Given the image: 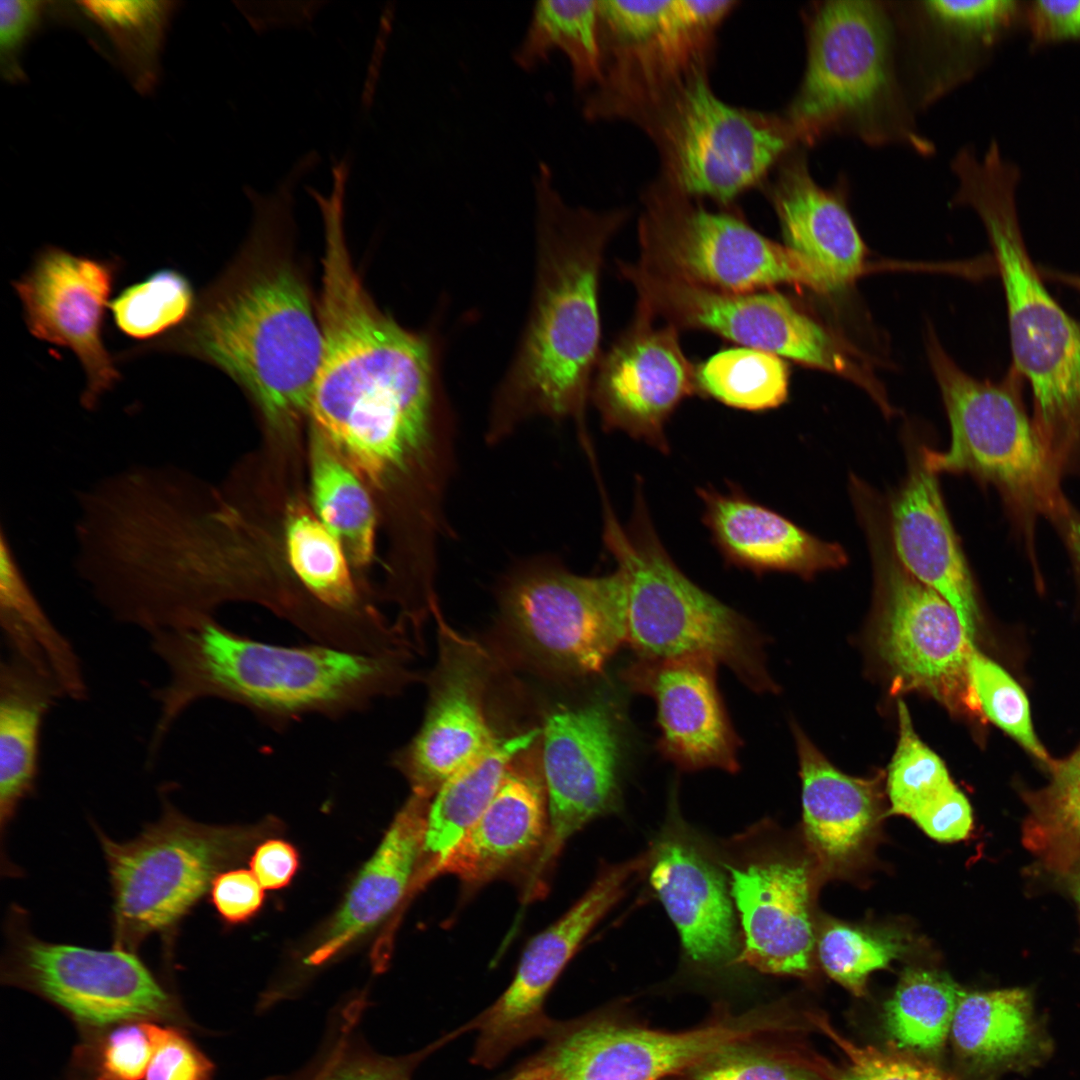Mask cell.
<instances>
[{
    "label": "cell",
    "mask_w": 1080,
    "mask_h": 1080,
    "mask_svg": "<svg viewBox=\"0 0 1080 1080\" xmlns=\"http://www.w3.org/2000/svg\"><path fill=\"white\" fill-rule=\"evenodd\" d=\"M323 225V345L311 428L389 502L426 496L445 486L457 466L440 345L372 301L352 265L344 216L330 213Z\"/></svg>",
    "instance_id": "cell-1"
},
{
    "label": "cell",
    "mask_w": 1080,
    "mask_h": 1080,
    "mask_svg": "<svg viewBox=\"0 0 1080 1080\" xmlns=\"http://www.w3.org/2000/svg\"><path fill=\"white\" fill-rule=\"evenodd\" d=\"M74 567L100 606L149 635L252 601L273 612L286 582L248 568V526L176 465H133L77 494Z\"/></svg>",
    "instance_id": "cell-2"
},
{
    "label": "cell",
    "mask_w": 1080,
    "mask_h": 1080,
    "mask_svg": "<svg viewBox=\"0 0 1080 1080\" xmlns=\"http://www.w3.org/2000/svg\"><path fill=\"white\" fill-rule=\"evenodd\" d=\"M535 270L525 325L491 400L485 440L494 445L526 421L583 426L599 355L598 290L605 248L625 214L569 204L552 170L533 178Z\"/></svg>",
    "instance_id": "cell-3"
},
{
    "label": "cell",
    "mask_w": 1080,
    "mask_h": 1080,
    "mask_svg": "<svg viewBox=\"0 0 1080 1080\" xmlns=\"http://www.w3.org/2000/svg\"><path fill=\"white\" fill-rule=\"evenodd\" d=\"M149 636L167 672L152 692L158 705L148 749L152 759L179 717L203 699L238 704L282 730L308 715L335 719L362 711L420 680L410 655H370L316 642L270 644L214 617Z\"/></svg>",
    "instance_id": "cell-4"
},
{
    "label": "cell",
    "mask_w": 1080,
    "mask_h": 1080,
    "mask_svg": "<svg viewBox=\"0 0 1080 1080\" xmlns=\"http://www.w3.org/2000/svg\"><path fill=\"white\" fill-rule=\"evenodd\" d=\"M303 273L289 255L253 249L206 288L190 318L122 359L159 352L204 361L247 394L271 434L309 417L322 330Z\"/></svg>",
    "instance_id": "cell-5"
},
{
    "label": "cell",
    "mask_w": 1080,
    "mask_h": 1080,
    "mask_svg": "<svg viewBox=\"0 0 1080 1080\" xmlns=\"http://www.w3.org/2000/svg\"><path fill=\"white\" fill-rule=\"evenodd\" d=\"M954 205L972 208L993 251L1005 292L1013 371L1029 382L1035 430L1061 475L1080 472V325L1053 299L1022 237L1016 190L1021 173L993 140L983 156L953 158Z\"/></svg>",
    "instance_id": "cell-6"
},
{
    "label": "cell",
    "mask_w": 1080,
    "mask_h": 1080,
    "mask_svg": "<svg viewBox=\"0 0 1080 1080\" xmlns=\"http://www.w3.org/2000/svg\"><path fill=\"white\" fill-rule=\"evenodd\" d=\"M800 147L830 136L929 154L896 68V25L880 1H821L806 14V63L782 113Z\"/></svg>",
    "instance_id": "cell-7"
},
{
    "label": "cell",
    "mask_w": 1080,
    "mask_h": 1080,
    "mask_svg": "<svg viewBox=\"0 0 1080 1080\" xmlns=\"http://www.w3.org/2000/svg\"><path fill=\"white\" fill-rule=\"evenodd\" d=\"M602 496L604 544L626 578L625 644L644 659L710 657L752 691L776 692L760 632L679 569L653 528L640 489L627 529Z\"/></svg>",
    "instance_id": "cell-8"
},
{
    "label": "cell",
    "mask_w": 1080,
    "mask_h": 1080,
    "mask_svg": "<svg viewBox=\"0 0 1080 1080\" xmlns=\"http://www.w3.org/2000/svg\"><path fill=\"white\" fill-rule=\"evenodd\" d=\"M927 352L951 429L947 450L923 447L930 470L969 474L999 492L1008 512L1032 548L1039 517L1054 521L1072 506L1021 400L1019 375L999 383L964 372L945 352L933 331Z\"/></svg>",
    "instance_id": "cell-9"
},
{
    "label": "cell",
    "mask_w": 1080,
    "mask_h": 1080,
    "mask_svg": "<svg viewBox=\"0 0 1080 1080\" xmlns=\"http://www.w3.org/2000/svg\"><path fill=\"white\" fill-rule=\"evenodd\" d=\"M707 71L693 70L632 108L624 120L654 142L661 181L688 197L728 204L761 184L800 146L782 113L724 102Z\"/></svg>",
    "instance_id": "cell-10"
},
{
    "label": "cell",
    "mask_w": 1080,
    "mask_h": 1080,
    "mask_svg": "<svg viewBox=\"0 0 1080 1080\" xmlns=\"http://www.w3.org/2000/svg\"><path fill=\"white\" fill-rule=\"evenodd\" d=\"M159 819L118 842L95 823L111 885L113 947L138 952L152 935L173 944L184 918L216 876L240 858L251 832L208 826L181 813L161 793Z\"/></svg>",
    "instance_id": "cell-11"
},
{
    "label": "cell",
    "mask_w": 1080,
    "mask_h": 1080,
    "mask_svg": "<svg viewBox=\"0 0 1080 1080\" xmlns=\"http://www.w3.org/2000/svg\"><path fill=\"white\" fill-rule=\"evenodd\" d=\"M626 601L620 568L584 576L552 555L517 562L497 593L502 629L520 656L565 677L600 673L625 644Z\"/></svg>",
    "instance_id": "cell-12"
},
{
    "label": "cell",
    "mask_w": 1080,
    "mask_h": 1080,
    "mask_svg": "<svg viewBox=\"0 0 1080 1080\" xmlns=\"http://www.w3.org/2000/svg\"><path fill=\"white\" fill-rule=\"evenodd\" d=\"M640 263L685 281L749 293L780 284L829 293L826 272L736 215L712 212L661 180L647 191L639 225Z\"/></svg>",
    "instance_id": "cell-13"
},
{
    "label": "cell",
    "mask_w": 1080,
    "mask_h": 1080,
    "mask_svg": "<svg viewBox=\"0 0 1080 1080\" xmlns=\"http://www.w3.org/2000/svg\"><path fill=\"white\" fill-rule=\"evenodd\" d=\"M5 939L1 982L62 1009L84 1032L127 1021H183L175 994L135 952L44 941L18 905L7 914Z\"/></svg>",
    "instance_id": "cell-14"
},
{
    "label": "cell",
    "mask_w": 1080,
    "mask_h": 1080,
    "mask_svg": "<svg viewBox=\"0 0 1080 1080\" xmlns=\"http://www.w3.org/2000/svg\"><path fill=\"white\" fill-rule=\"evenodd\" d=\"M639 310L676 328L709 330L745 347L767 351L843 376L873 398L880 385L823 326L775 291L732 293L661 273L642 263L623 266Z\"/></svg>",
    "instance_id": "cell-15"
},
{
    "label": "cell",
    "mask_w": 1080,
    "mask_h": 1080,
    "mask_svg": "<svg viewBox=\"0 0 1080 1080\" xmlns=\"http://www.w3.org/2000/svg\"><path fill=\"white\" fill-rule=\"evenodd\" d=\"M602 82L586 97L589 120L618 119L697 68H708L729 15L720 0L599 1Z\"/></svg>",
    "instance_id": "cell-16"
},
{
    "label": "cell",
    "mask_w": 1080,
    "mask_h": 1080,
    "mask_svg": "<svg viewBox=\"0 0 1080 1080\" xmlns=\"http://www.w3.org/2000/svg\"><path fill=\"white\" fill-rule=\"evenodd\" d=\"M880 568L875 643L894 691H922L953 713L985 719L968 673L976 643L957 612L897 559Z\"/></svg>",
    "instance_id": "cell-17"
},
{
    "label": "cell",
    "mask_w": 1080,
    "mask_h": 1080,
    "mask_svg": "<svg viewBox=\"0 0 1080 1080\" xmlns=\"http://www.w3.org/2000/svg\"><path fill=\"white\" fill-rule=\"evenodd\" d=\"M438 658L428 680L423 722L390 757L412 791L433 796L454 773L488 750L501 735L488 715L492 662L475 641L454 631L441 611Z\"/></svg>",
    "instance_id": "cell-18"
},
{
    "label": "cell",
    "mask_w": 1080,
    "mask_h": 1080,
    "mask_svg": "<svg viewBox=\"0 0 1080 1080\" xmlns=\"http://www.w3.org/2000/svg\"><path fill=\"white\" fill-rule=\"evenodd\" d=\"M120 269L117 257L78 255L47 245L12 282L30 334L71 350L81 363L86 386L80 403L87 410L95 409L121 378L103 340L106 309Z\"/></svg>",
    "instance_id": "cell-19"
},
{
    "label": "cell",
    "mask_w": 1080,
    "mask_h": 1080,
    "mask_svg": "<svg viewBox=\"0 0 1080 1080\" xmlns=\"http://www.w3.org/2000/svg\"><path fill=\"white\" fill-rule=\"evenodd\" d=\"M746 1014L679 1032L594 1021L559 1037L527 1068L531 1080H662L751 1042Z\"/></svg>",
    "instance_id": "cell-20"
},
{
    "label": "cell",
    "mask_w": 1080,
    "mask_h": 1080,
    "mask_svg": "<svg viewBox=\"0 0 1080 1080\" xmlns=\"http://www.w3.org/2000/svg\"><path fill=\"white\" fill-rule=\"evenodd\" d=\"M622 720L617 703L607 696L561 708L546 718L540 749L549 830L538 874L573 834L619 807Z\"/></svg>",
    "instance_id": "cell-21"
},
{
    "label": "cell",
    "mask_w": 1080,
    "mask_h": 1080,
    "mask_svg": "<svg viewBox=\"0 0 1080 1080\" xmlns=\"http://www.w3.org/2000/svg\"><path fill=\"white\" fill-rule=\"evenodd\" d=\"M652 850L606 866L584 895L527 945L515 976L480 1018L475 1060L492 1064L548 1026L542 1006L550 988L596 924L622 898L632 880L649 868Z\"/></svg>",
    "instance_id": "cell-22"
},
{
    "label": "cell",
    "mask_w": 1080,
    "mask_h": 1080,
    "mask_svg": "<svg viewBox=\"0 0 1080 1080\" xmlns=\"http://www.w3.org/2000/svg\"><path fill=\"white\" fill-rule=\"evenodd\" d=\"M747 847L727 865L742 931L739 960L763 973L806 977L815 946L812 867L760 842Z\"/></svg>",
    "instance_id": "cell-23"
},
{
    "label": "cell",
    "mask_w": 1080,
    "mask_h": 1080,
    "mask_svg": "<svg viewBox=\"0 0 1080 1080\" xmlns=\"http://www.w3.org/2000/svg\"><path fill=\"white\" fill-rule=\"evenodd\" d=\"M653 320L639 310L634 324L599 357L590 399L605 430L625 432L667 453L665 425L697 388L696 371L677 328L656 327Z\"/></svg>",
    "instance_id": "cell-24"
},
{
    "label": "cell",
    "mask_w": 1080,
    "mask_h": 1080,
    "mask_svg": "<svg viewBox=\"0 0 1080 1080\" xmlns=\"http://www.w3.org/2000/svg\"><path fill=\"white\" fill-rule=\"evenodd\" d=\"M706 656L638 658L622 672L628 687L657 707L661 755L684 771L739 769L741 746L717 687L716 665Z\"/></svg>",
    "instance_id": "cell-25"
},
{
    "label": "cell",
    "mask_w": 1080,
    "mask_h": 1080,
    "mask_svg": "<svg viewBox=\"0 0 1080 1080\" xmlns=\"http://www.w3.org/2000/svg\"><path fill=\"white\" fill-rule=\"evenodd\" d=\"M648 869L687 957L704 966L739 960L741 938L729 882L704 846L687 832L670 831L652 848Z\"/></svg>",
    "instance_id": "cell-26"
},
{
    "label": "cell",
    "mask_w": 1080,
    "mask_h": 1080,
    "mask_svg": "<svg viewBox=\"0 0 1080 1080\" xmlns=\"http://www.w3.org/2000/svg\"><path fill=\"white\" fill-rule=\"evenodd\" d=\"M539 740L512 760L490 804L425 880L450 874L477 887L543 849L549 811Z\"/></svg>",
    "instance_id": "cell-27"
},
{
    "label": "cell",
    "mask_w": 1080,
    "mask_h": 1080,
    "mask_svg": "<svg viewBox=\"0 0 1080 1080\" xmlns=\"http://www.w3.org/2000/svg\"><path fill=\"white\" fill-rule=\"evenodd\" d=\"M890 527L898 562L954 608L976 641L982 618L976 587L944 505L937 474L925 464L921 451L891 502Z\"/></svg>",
    "instance_id": "cell-28"
},
{
    "label": "cell",
    "mask_w": 1080,
    "mask_h": 1080,
    "mask_svg": "<svg viewBox=\"0 0 1080 1080\" xmlns=\"http://www.w3.org/2000/svg\"><path fill=\"white\" fill-rule=\"evenodd\" d=\"M953 1050L967 1080H998L1045 1064L1055 1044L1033 993L1012 987L964 991L951 1031Z\"/></svg>",
    "instance_id": "cell-29"
},
{
    "label": "cell",
    "mask_w": 1080,
    "mask_h": 1080,
    "mask_svg": "<svg viewBox=\"0 0 1080 1080\" xmlns=\"http://www.w3.org/2000/svg\"><path fill=\"white\" fill-rule=\"evenodd\" d=\"M703 522L724 559L757 575L789 572L805 579L847 563L838 544L824 542L732 488H699Z\"/></svg>",
    "instance_id": "cell-30"
},
{
    "label": "cell",
    "mask_w": 1080,
    "mask_h": 1080,
    "mask_svg": "<svg viewBox=\"0 0 1080 1080\" xmlns=\"http://www.w3.org/2000/svg\"><path fill=\"white\" fill-rule=\"evenodd\" d=\"M800 148L791 150L774 169L769 198L786 246L823 269L840 290L863 273L866 246L841 187L819 185Z\"/></svg>",
    "instance_id": "cell-31"
},
{
    "label": "cell",
    "mask_w": 1080,
    "mask_h": 1080,
    "mask_svg": "<svg viewBox=\"0 0 1080 1080\" xmlns=\"http://www.w3.org/2000/svg\"><path fill=\"white\" fill-rule=\"evenodd\" d=\"M802 782L806 841L820 867H850L871 843L882 809L881 780L842 773L792 725Z\"/></svg>",
    "instance_id": "cell-32"
},
{
    "label": "cell",
    "mask_w": 1080,
    "mask_h": 1080,
    "mask_svg": "<svg viewBox=\"0 0 1080 1080\" xmlns=\"http://www.w3.org/2000/svg\"><path fill=\"white\" fill-rule=\"evenodd\" d=\"M433 796L412 791L374 855L362 868L313 951L309 965L329 960L381 922L404 896L423 854Z\"/></svg>",
    "instance_id": "cell-33"
},
{
    "label": "cell",
    "mask_w": 1080,
    "mask_h": 1080,
    "mask_svg": "<svg viewBox=\"0 0 1080 1080\" xmlns=\"http://www.w3.org/2000/svg\"><path fill=\"white\" fill-rule=\"evenodd\" d=\"M65 697L44 667L6 649L0 663V828L6 832L36 787L46 716ZM1 855V856H2Z\"/></svg>",
    "instance_id": "cell-34"
},
{
    "label": "cell",
    "mask_w": 1080,
    "mask_h": 1080,
    "mask_svg": "<svg viewBox=\"0 0 1080 1080\" xmlns=\"http://www.w3.org/2000/svg\"><path fill=\"white\" fill-rule=\"evenodd\" d=\"M283 536L289 569L316 604L384 637L407 634L363 599L343 545L302 499L288 503Z\"/></svg>",
    "instance_id": "cell-35"
},
{
    "label": "cell",
    "mask_w": 1080,
    "mask_h": 1080,
    "mask_svg": "<svg viewBox=\"0 0 1080 1080\" xmlns=\"http://www.w3.org/2000/svg\"><path fill=\"white\" fill-rule=\"evenodd\" d=\"M0 625L7 650L49 669L65 697L88 696L79 656L55 627L27 582L4 528L0 540Z\"/></svg>",
    "instance_id": "cell-36"
},
{
    "label": "cell",
    "mask_w": 1080,
    "mask_h": 1080,
    "mask_svg": "<svg viewBox=\"0 0 1080 1080\" xmlns=\"http://www.w3.org/2000/svg\"><path fill=\"white\" fill-rule=\"evenodd\" d=\"M541 728L501 736L488 750L449 777L431 799L423 853L427 874L441 862L496 795L512 760L535 744Z\"/></svg>",
    "instance_id": "cell-37"
},
{
    "label": "cell",
    "mask_w": 1080,
    "mask_h": 1080,
    "mask_svg": "<svg viewBox=\"0 0 1080 1080\" xmlns=\"http://www.w3.org/2000/svg\"><path fill=\"white\" fill-rule=\"evenodd\" d=\"M309 438L314 513L339 539L350 563L365 568L375 556L377 530V512L368 485L311 427Z\"/></svg>",
    "instance_id": "cell-38"
},
{
    "label": "cell",
    "mask_w": 1080,
    "mask_h": 1080,
    "mask_svg": "<svg viewBox=\"0 0 1080 1080\" xmlns=\"http://www.w3.org/2000/svg\"><path fill=\"white\" fill-rule=\"evenodd\" d=\"M924 38L951 64V84L971 76L986 52L1023 24L1018 0H930L913 9Z\"/></svg>",
    "instance_id": "cell-39"
},
{
    "label": "cell",
    "mask_w": 1080,
    "mask_h": 1080,
    "mask_svg": "<svg viewBox=\"0 0 1080 1080\" xmlns=\"http://www.w3.org/2000/svg\"><path fill=\"white\" fill-rule=\"evenodd\" d=\"M554 51L566 56L574 87L595 89L603 79L599 0H542L535 3L514 62L531 70Z\"/></svg>",
    "instance_id": "cell-40"
},
{
    "label": "cell",
    "mask_w": 1080,
    "mask_h": 1080,
    "mask_svg": "<svg viewBox=\"0 0 1080 1080\" xmlns=\"http://www.w3.org/2000/svg\"><path fill=\"white\" fill-rule=\"evenodd\" d=\"M963 992L944 972L905 969L883 1007L882 1022L888 1039L901 1052L939 1053L950 1035Z\"/></svg>",
    "instance_id": "cell-41"
},
{
    "label": "cell",
    "mask_w": 1080,
    "mask_h": 1080,
    "mask_svg": "<svg viewBox=\"0 0 1080 1080\" xmlns=\"http://www.w3.org/2000/svg\"><path fill=\"white\" fill-rule=\"evenodd\" d=\"M76 3L110 40L136 91L150 94L160 79L162 50L178 3L151 0Z\"/></svg>",
    "instance_id": "cell-42"
},
{
    "label": "cell",
    "mask_w": 1080,
    "mask_h": 1080,
    "mask_svg": "<svg viewBox=\"0 0 1080 1080\" xmlns=\"http://www.w3.org/2000/svg\"><path fill=\"white\" fill-rule=\"evenodd\" d=\"M1048 771V785L1023 793L1022 842L1046 870L1064 877L1080 859V770L1053 763Z\"/></svg>",
    "instance_id": "cell-43"
},
{
    "label": "cell",
    "mask_w": 1080,
    "mask_h": 1080,
    "mask_svg": "<svg viewBox=\"0 0 1080 1080\" xmlns=\"http://www.w3.org/2000/svg\"><path fill=\"white\" fill-rule=\"evenodd\" d=\"M363 1002L347 1004L330 1017L316 1054L301 1068L266 1080H410L418 1055L378 1053L360 1030Z\"/></svg>",
    "instance_id": "cell-44"
},
{
    "label": "cell",
    "mask_w": 1080,
    "mask_h": 1080,
    "mask_svg": "<svg viewBox=\"0 0 1080 1080\" xmlns=\"http://www.w3.org/2000/svg\"><path fill=\"white\" fill-rule=\"evenodd\" d=\"M789 375L787 363L778 355L749 347L731 348L700 365L696 384L728 406L762 411L786 401Z\"/></svg>",
    "instance_id": "cell-45"
},
{
    "label": "cell",
    "mask_w": 1080,
    "mask_h": 1080,
    "mask_svg": "<svg viewBox=\"0 0 1080 1080\" xmlns=\"http://www.w3.org/2000/svg\"><path fill=\"white\" fill-rule=\"evenodd\" d=\"M197 298L190 280L175 268H161L120 291L109 310L116 328L140 345L174 332L190 318Z\"/></svg>",
    "instance_id": "cell-46"
},
{
    "label": "cell",
    "mask_w": 1080,
    "mask_h": 1080,
    "mask_svg": "<svg viewBox=\"0 0 1080 1080\" xmlns=\"http://www.w3.org/2000/svg\"><path fill=\"white\" fill-rule=\"evenodd\" d=\"M811 1024L840 1053L837 1064L814 1057L802 1060L825 1080H958L933 1064L901 1051L860 1045L840 1033L823 1015L808 1016Z\"/></svg>",
    "instance_id": "cell-47"
},
{
    "label": "cell",
    "mask_w": 1080,
    "mask_h": 1080,
    "mask_svg": "<svg viewBox=\"0 0 1080 1080\" xmlns=\"http://www.w3.org/2000/svg\"><path fill=\"white\" fill-rule=\"evenodd\" d=\"M899 739L888 768L890 814L912 818L953 781L943 761L914 730L905 703L898 701Z\"/></svg>",
    "instance_id": "cell-48"
},
{
    "label": "cell",
    "mask_w": 1080,
    "mask_h": 1080,
    "mask_svg": "<svg viewBox=\"0 0 1080 1080\" xmlns=\"http://www.w3.org/2000/svg\"><path fill=\"white\" fill-rule=\"evenodd\" d=\"M968 673L984 718L1002 729L1049 770L1054 759L1037 738L1029 701L1021 686L977 646L970 652Z\"/></svg>",
    "instance_id": "cell-49"
},
{
    "label": "cell",
    "mask_w": 1080,
    "mask_h": 1080,
    "mask_svg": "<svg viewBox=\"0 0 1080 1080\" xmlns=\"http://www.w3.org/2000/svg\"><path fill=\"white\" fill-rule=\"evenodd\" d=\"M817 951L827 975L856 996L866 991L867 979L904 953L905 943L892 934L831 923L821 932Z\"/></svg>",
    "instance_id": "cell-50"
},
{
    "label": "cell",
    "mask_w": 1080,
    "mask_h": 1080,
    "mask_svg": "<svg viewBox=\"0 0 1080 1080\" xmlns=\"http://www.w3.org/2000/svg\"><path fill=\"white\" fill-rule=\"evenodd\" d=\"M153 1023L127 1021L86 1031L74 1067L86 1080H142L153 1052Z\"/></svg>",
    "instance_id": "cell-51"
},
{
    "label": "cell",
    "mask_w": 1080,
    "mask_h": 1080,
    "mask_svg": "<svg viewBox=\"0 0 1080 1080\" xmlns=\"http://www.w3.org/2000/svg\"><path fill=\"white\" fill-rule=\"evenodd\" d=\"M213 1063L174 1025L153 1023V1052L145 1080H210Z\"/></svg>",
    "instance_id": "cell-52"
},
{
    "label": "cell",
    "mask_w": 1080,
    "mask_h": 1080,
    "mask_svg": "<svg viewBox=\"0 0 1080 1080\" xmlns=\"http://www.w3.org/2000/svg\"><path fill=\"white\" fill-rule=\"evenodd\" d=\"M46 1L2 0L0 2V71L8 83L26 80L23 51L42 24Z\"/></svg>",
    "instance_id": "cell-53"
},
{
    "label": "cell",
    "mask_w": 1080,
    "mask_h": 1080,
    "mask_svg": "<svg viewBox=\"0 0 1080 1080\" xmlns=\"http://www.w3.org/2000/svg\"><path fill=\"white\" fill-rule=\"evenodd\" d=\"M795 1060L749 1051L722 1054L695 1068L694 1080H810Z\"/></svg>",
    "instance_id": "cell-54"
},
{
    "label": "cell",
    "mask_w": 1080,
    "mask_h": 1080,
    "mask_svg": "<svg viewBox=\"0 0 1080 1080\" xmlns=\"http://www.w3.org/2000/svg\"><path fill=\"white\" fill-rule=\"evenodd\" d=\"M1023 25L1031 48L1066 40L1080 42V0L1026 1Z\"/></svg>",
    "instance_id": "cell-55"
},
{
    "label": "cell",
    "mask_w": 1080,
    "mask_h": 1080,
    "mask_svg": "<svg viewBox=\"0 0 1080 1080\" xmlns=\"http://www.w3.org/2000/svg\"><path fill=\"white\" fill-rule=\"evenodd\" d=\"M263 890L252 871L237 868L219 873L209 893L219 917L227 924H237L248 920L261 908Z\"/></svg>",
    "instance_id": "cell-56"
},
{
    "label": "cell",
    "mask_w": 1080,
    "mask_h": 1080,
    "mask_svg": "<svg viewBox=\"0 0 1080 1080\" xmlns=\"http://www.w3.org/2000/svg\"><path fill=\"white\" fill-rule=\"evenodd\" d=\"M929 837L940 842L961 841L972 826L968 799L952 784L911 818Z\"/></svg>",
    "instance_id": "cell-57"
},
{
    "label": "cell",
    "mask_w": 1080,
    "mask_h": 1080,
    "mask_svg": "<svg viewBox=\"0 0 1080 1080\" xmlns=\"http://www.w3.org/2000/svg\"><path fill=\"white\" fill-rule=\"evenodd\" d=\"M299 865L296 849L280 839L261 843L253 853L251 871L264 889H281L294 877Z\"/></svg>",
    "instance_id": "cell-58"
},
{
    "label": "cell",
    "mask_w": 1080,
    "mask_h": 1080,
    "mask_svg": "<svg viewBox=\"0 0 1080 1080\" xmlns=\"http://www.w3.org/2000/svg\"><path fill=\"white\" fill-rule=\"evenodd\" d=\"M1053 523L1064 540L1080 583V513L1071 507Z\"/></svg>",
    "instance_id": "cell-59"
},
{
    "label": "cell",
    "mask_w": 1080,
    "mask_h": 1080,
    "mask_svg": "<svg viewBox=\"0 0 1080 1080\" xmlns=\"http://www.w3.org/2000/svg\"><path fill=\"white\" fill-rule=\"evenodd\" d=\"M1062 878L1065 880L1066 886L1076 901L1080 911V859Z\"/></svg>",
    "instance_id": "cell-60"
},
{
    "label": "cell",
    "mask_w": 1080,
    "mask_h": 1080,
    "mask_svg": "<svg viewBox=\"0 0 1080 1080\" xmlns=\"http://www.w3.org/2000/svg\"><path fill=\"white\" fill-rule=\"evenodd\" d=\"M1054 765L1066 770H1080V746L1063 760H1055Z\"/></svg>",
    "instance_id": "cell-61"
},
{
    "label": "cell",
    "mask_w": 1080,
    "mask_h": 1080,
    "mask_svg": "<svg viewBox=\"0 0 1080 1080\" xmlns=\"http://www.w3.org/2000/svg\"><path fill=\"white\" fill-rule=\"evenodd\" d=\"M509 1080H531V1073H530L529 1069L526 1068L525 1070L519 1072L517 1075H515L513 1078H511Z\"/></svg>",
    "instance_id": "cell-62"
},
{
    "label": "cell",
    "mask_w": 1080,
    "mask_h": 1080,
    "mask_svg": "<svg viewBox=\"0 0 1080 1080\" xmlns=\"http://www.w3.org/2000/svg\"><path fill=\"white\" fill-rule=\"evenodd\" d=\"M1066 280L1068 282H1070V284L1074 285L1076 288H1078L1080 290V277H1072V276H1070Z\"/></svg>",
    "instance_id": "cell-63"
}]
</instances>
